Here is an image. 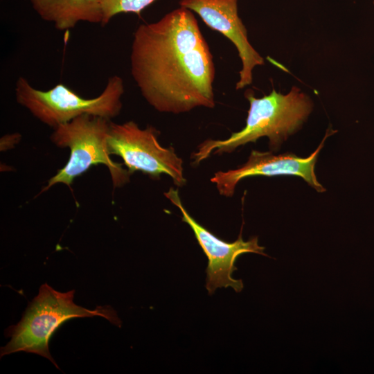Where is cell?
Returning a JSON list of instances; mask_svg holds the SVG:
<instances>
[{"instance_id":"6da1fadb","label":"cell","mask_w":374,"mask_h":374,"mask_svg":"<svg viewBox=\"0 0 374 374\" xmlns=\"http://www.w3.org/2000/svg\"><path fill=\"white\" fill-rule=\"evenodd\" d=\"M130 67L142 96L160 112L215 107L213 56L188 8L181 6L136 29Z\"/></svg>"},{"instance_id":"7a4b0ae2","label":"cell","mask_w":374,"mask_h":374,"mask_svg":"<svg viewBox=\"0 0 374 374\" xmlns=\"http://www.w3.org/2000/svg\"><path fill=\"white\" fill-rule=\"evenodd\" d=\"M249 109L244 127L225 140L207 139L199 145L191 157L198 164L210 154L229 153L240 145L267 136L271 150H276L287 137L298 130L312 109L310 97L294 86L287 94L273 89L257 98L252 90L245 92Z\"/></svg>"},{"instance_id":"3957f363","label":"cell","mask_w":374,"mask_h":374,"mask_svg":"<svg viewBox=\"0 0 374 374\" xmlns=\"http://www.w3.org/2000/svg\"><path fill=\"white\" fill-rule=\"evenodd\" d=\"M74 292L73 290L57 292L47 283L43 284L21 321L6 330L10 341L1 348V357L19 351L32 353L47 358L58 368L49 352L48 341L62 323L73 318L99 316L121 325L116 311L110 306L89 310L78 305L73 302Z\"/></svg>"},{"instance_id":"277c9868","label":"cell","mask_w":374,"mask_h":374,"mask_svg":"<svg viewBox=\"0 0 374 374\" xmlns=\"http://www.w3.org/2000/svg\"><path fill=\"white\" fill-rule=\"evenodd\" d=\"M16 100L35 117L53 128L82 115H91L110 120L122 108L121 97L125 91L123 79L111 76L101 93L93 98L78 95L64 84L46 90L34 88L21 76L15 85Z\"/></svg>"},{"instance_id":"5b68a950","label":"cell","mask_w":374,"mask_h":374,"mask_svg":"<svg viewBox=\"0 0 374 374\" xmlns=\"http://www.w3.org/2000/svg\"><path fill=\"white\" fill-rule=\"evenodd\" d=\"M110 123L102 117L82 115L54 128L52 142L59 148H69L71 154L66 165L48 180L42 192L56 184L71 186L75 178L98 164L109 169L114 188L129 181L131 174L109 157Z\"/></svg>"},{"instance_id":"8992f818","label":"cell","mask_w":374,"mask_h":374,"mask_svg":"<svg viewBox=\"0 0 374 374\" xmlns=\"http://www.w3.org/2000/svg\"><path fill=\"white\" fill-rule=\"evenodd\" d=\"M159 131L152 126L141 129L134 121L122 124L110 123L108 148L110 154L119 156L130 174L141 171L152 178L161 174L170 176L181 187L186 179L183 161L172 147H162L158 141Z\"/></svg>"},{"instance_id":"52a82bcc","label":"cell","mask_w":374,"mask_h":374,"mask_svg":"<svg viewBox=\"0 0 374 374\" xmlns=\"http://www.w3.org/2000/svg\"><path fill=\"white\" fill-rule=\"evenodd\" d=\"M164 195L181 211V220L193 231L196 240L208 258L206 288L213 294L217 288L231 287L236 292L243 289L240 279H235L232 274L237 267L235 262L238 256L245 253H254L262 256L265 247L258 244L257 237L244 241L240 232L238 238L233 242H227L213 235L210 231L199 224L186 210L182 204L178 190L170 188Z\"/></svg>"},{"instance_id":"ba28073f","label":"cell","mask_w":374,"mask_h":374,"mask_svg":"<svg viewBox=\"0 0 374 374\" xmlns=\"http://www.w3.org/2000/svg\"><path fill=\"white\" fill-rule=\"evenodd\" d=\"M335 132L328 130L319 147L307 158H301L290 153L274 155L269 152L252 150L244 164L234 170L218 171L211 181L215 184L220 194L225 197L233 195L236 185L240 180L253 176H299L319 193L324 192L326 190L317 179L314 166L324 141L329 134Z\"/></svg>"},{"instance_id":"9c48e42d","label":"cell","mask_w":374,"mask_h":374,"mask_svg":"<svg viewBox=\"0 0 374 374\" xmlns=\"http://www.w3.org/2000/svg\"><path fill=\"white\" fill-rule=\"evenodd\" d=\"M179 4L196 12L208 27L234 44L242 62L235 88L249 85L253 69L264 64V60L249 42L247 29L238 16V0H181Z\"/></svg>"},{"instance_id":"30bf717a","label":"cell","mask_w":374,"mask_h":374,"mask_svg":"<svg viewBox=\"0 0 374 374\" xmlns=\"http://www.w3.org/2000/svg\"><path fill=\"white\" fill-rule=\"evenodd\" d=\"M34 10L59 30L74 28L79 22L100 24L102 0H30Z\"/></svg>"},{"instance_id":"8fae6325","label":"cell","mask_w":374,"mask_h":374,"mask_svg":"<svg viewBox=\"0 0 374 374\" xmlns=\"http://www.w3.org/2000/svg\"><path fill=\"white\" fill-rule=\"evenodd\" d=\"M155 0H102L103 20L105 26L115 15L120 13L133 12L139 14Z\"/></svg>"}]
</instances>
